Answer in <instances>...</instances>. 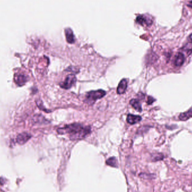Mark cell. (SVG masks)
<instances>
[{
    "mask_svg": "<svg viewBox=\"0 0 192 192\" xmlns=\"http://www.w3.org/2000/svg\"><path fill=\"white\" fill-rule=\"evenodd\" d=\"M65 33L66 36L67 42L69 44H72L75 41V37L72 29L70 28H66L65 29Z\"/></svg>",
    "mask_w": 192,
    "mask_h": 192,
    "instance_id": "obj_8",
    "label": "cell"
},
{
    "mask_svg": "<svg viewBox=\"0 0 192 192\" xmlns=\"http://www.w3.org/2000/svg\"><path fill=\"white\" fill-rule=\"evenodd\" d=\"M184 56L182 53H178L175 57L174 64L176 66H182L184 62Z\"/></svg>",
    "mask_w": 192,
    "mask_h": 192,
    "instance_id": "obj_9",
    "label": "cell"
},
{
    "mask_svg": "<svg viewBox=\"0 0 192 192\" xmlns=\"http://www.w3.org/2000/svg\"><path fill=\"white\" fill-rule=\"evenodd\" d=\"M183 50L186 51V54L190 55L192 53V44L191 42H189L183 46Z\"/></svg>",
    "mask_w": 192,
    "mask_h": 192,
    "instance_id": "obj_14",
    "label": "cell"
},
{
    "mask_svg": "<svg viewBox=\"0 0 192 192\" xmlns=\"http://www.w3.org/2000/svg\"><path fill=\"white\" fill-rule=\"evenodd\" d=\"M155 100H154V98H152L151 96H148V100H147V103L148 104H151L152 103H153L154 102Z\"/></svg>",
    "mask_w": 192,
    "mask_h": 192,
    "instance_id": "obj_16",
    "label": "cell"
},
{
    "mask_svg": "<svg viewBox=\"0 0 192 192\" xmlns=\"http://www.w3.org/2000/svg\"><path fill=\"white\" fill-rule=\"evenodd\" d=\"M57 132L61 135L66 134L72 140H77L84 138L91 132V128L80 123H72L59 128Z\"/></svg>",
    "mask_w": 192,
    "mask_h": 192,
    "instance_id": "obj_1",
    "label": "cell"
},
{
    "mask_svg": "<svg viewBox=\"0 0 192 192\" xmlns=\"http://www.w3.org/2000/svg\"><path fill=\"white\" fill-rule=\"evenodd\" d=\"M31 136L28 134V133L24 132V133L19 134L17 137L16 140L19 144H25L26 142L28 141L31 138Z\"/></svg>",
    "mask_w": 192,
    "mask_h": 192,
    "instance_id": "obj_7",
    "label": "cell"
},
{
    "mask_svg": "<svg viewBox=\"0 0 192 192\" xmlns=\"http://www.w3.org/2000/svg\"><path fill=\"white\" fill-rule=\"evenodd\" d=\"M130 104L132 105L133 107L136 110H137L139 112H141L142 110V105L140 103V101L138 99H132L130 101Z\"/></svg>",
    "mask_w": 192,
    "mask_h": 192,
    "instance_id": "obj_10",
    "label": "cell"
},
{
    "mask_svg": "<svg viewBox=\"0 0 192 192\" xmlns=\"http://www.w3.org/2000/svg\"><path fill=\"white\" fill-rule=\"evenodd\" d=\"M188 6L192 8V1H190L189 3H188Z\"/></svg>",
    "mask_w": 192,
    "mask_h": 192,
    "instance_id": "obj_17",
    "label": "cell"
},
{
    "mask_svg": "<svg viewBox=\"0 0 192 192\" xmlns=\"http://www.w3.org/2000/svg\"><path fill=\"white\" fill-rule=\"evenodd\" d=\"M128 79H122L120 81L117 87V93L118 94H123L125 92L128 87Z\"/></svg>",
    "mask_w": 192,
    "mask_h": 192,
    "instance_id": "obj_5",
    "label": "cell"
},
{
    "mask_svg": "<svg viewBox=\"0 0 192 192\" xmlns=\"http://www.w3.org/2000/svg\"><path fill=\"white\" fill-rule=\"evenodd\" d=\"M192 117V107L190 108L189 110L180 114L179 116V118L181 121H186Z\"/></svg>",
    "mask_w": 192,
    "mask_h": 192,
    "instance_id": "obj_11",
    "label": "cell"
},
{
    "mask_svg": "<svg viewBox=\"0 0 192 192\" xmlns=\"http://www.w3.org/2000/svg\"><path fill=\"white\" fill-rule=\"evenodd\" d=\"M106 94V92L104 90H98L88 92L85 96V101L89 104L95 103V101L101 98L104 97Z\"/></svg>",
    "mask_w": 192,
    "mask_h": 192,
    "instance_id": "obj_2",
    "label": "cell"
},
{
    "mask_svg": "<svg viewBox=\"0 0 192 192\" xmlns=\"http://www.w3.org/2000/svg\"><path fill=\"white\" fill-rule=\"evenodd\" d=\"M153 161H160L161 160H162L164 158L163 155L161 154H156L155 156H153Z\"/></svg>",
    "mask_w": 192,
    "mask_h": 192,
    "instance_id": "obj_15",
    "label": "cell"
},
{
    "mask_svg": "<svg viewBox=\"0 0 192 192\" xmlns=\"http://www.w3.org/2000/svg\"><path fill=\"white\" fill-rule=\"evenodd\" d=\"M76 78L75 75L69 74L66 76V79L63 82L60 83V87L66 90L69 89L76 83Z\"/></svg>",
    "mask_w": 192,
    "mask_h": 192,
    "instance_id": "obj_3",
    "label": "cell"
},
{
    "mask_svg": "<svg viewBox=\"0 0 192 192\" xmlns=\"http://www.w3.org/2000/svg\"><path fill=\"white\" fill-rule=\"evenodd\" d=\"M136 22L141 25L149 26L151 25L152 20L145 15H139L136 18Z\"/></svg>",
    "mask_w": 192,
    "mask_h": 192,
    "instance_id": "obj_4",
    "label": "cell"
},
{
    "mask_svg": "<svg viewBox=\"0 0 192 192\" xmlns=\"http://www.w3.org/2000/svg\"><path fill=\"white\" fill-rule=\"evenodd\" d=\"M15 81L18 85H22L27 81V78L25 76L22 75H18V76L15 77Z\"/></svg>",
    "mask_w": 192,
    "mask_h": 192,
    "instance_id": "obj_12",
    "label": "cell"
},
{
    "mask_svg": "<svg viewBox=\"0 0 192 192\" xmlns=\"http://www.w3.org/2000/svg\"><path fill=\"white\" fill-rule=\"evenodd\" d=\"M189 40H190V42L192 44V34H191V35L189 36Z\"/></svg>",
    "mask_w": 192,
    "mask_h": 192,
    "instance_id": "obj_18",
    "label": "cell"
},
{
    "mask_svg": "<svg viewBox=\"0 0 192 192\" xmlns=\"http://www.w3.org/2000/svg\"><path fill=\"white\" fill-rule=\"evenodd\" d=\"M142 120V117L140 116L137 115H134L129 114L128 115L126 118V121L128 123L131 125H134L137 123H138Z\"/></svg>",
    "mask_w": 192,
    "mask_h": 192,
    "instance_id": "obj_6",
    "label": "cell"
},
{
    "mask_svg": "<svg viewBox=\"0 0 192 192\" xmlns=\"http://www.w3.org/2000/svg\"><path fill=\"white\" fill-rule=\"evenodd\" d=\"M106 164L111 167H117V161L115 157H111L108 158L106 161Z\"/></svg>",
    "mask_w": 192,
    "mask_h": 192,
    "instance_id": "obj_13",
    "label": "cell"
}]
</instances>
